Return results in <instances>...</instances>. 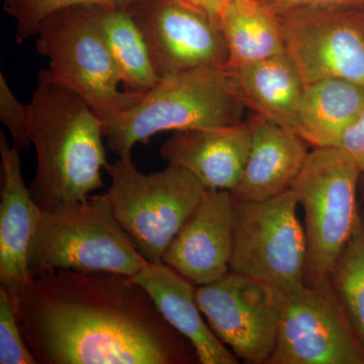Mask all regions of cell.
Listing matches in <instances>:
<instances>
[{
	"instance_id": "1",
	"label": "cell",
	"mask_w": 364,
	"mask_h": 364,
	"mask_svg": "<svg viewBox=\"0 0 364 364\" xmlns=\"http://www.w3.org/2000/svg\"><path fill=\"white\" fill-rule=\"evenodd\" d=\"M39 364H195L193 345L128 275L50 269L16 299Z\"/></svg>"
},
{
	"instance_id": "2",
	"label": "cell",
	"mask_w": 364,
	"mask_h": 364,
	"mask_svg": "<svg viewBox=\"0 0 364 364\" xmlns=\"http://www.w3.org/2000/svg\"><path fill=\"white\" fill-rule=\"evenodd\" d=\"M28 105L30 134L37 153V170L28 186L42 212L83 202L104 188L107 166L102 139L104 122L78 95L38 76Z\"/></svg>"
},
{
	"instance_id": "3",
	"label": "cell",
	"mask_w": 364,
	"mask_h": 364,
	"mask_svg": "<svg viewBox=\"0 0 364 364\" xmlns=\"http://www.w3.org/2000/svg\"><path fill=\"white\" fill-rule=\"evenodd\" d=\"M245 109L224 69L176 72L160 78L140 102L105 123L102 133L109 150L124 157L136 144H148L162 132L242 123Z\"/></svg>"
},
{
	"instance_id": "4",
	"label": "cell",
	"mask_w": 364,
	"mask_h": 364,
	"mask_svg": "<svg viewBox=\"0 0 364 364\" xmlns=\"http://www.w3.org/2000/svg\"><path fill=\"white\" fill-rule=\"evenodd\" d=\"M147 263L117 222L107 193L54 212H41L28 249L31 279L50 269L134 277Z\"/></svg>"
},
{
	"instance_id": "5",
	"label": "cell",
	"mask_w": 364,
	"mask_h": 364,
	"mask_svg": "<svg viewBox=\"0 0 364 364\" xmlns=\"http://www.w3.org/2000/svg\"><path fill=\"white\" fill-rule=\"evenodd\" d=\"M36 48L50 60L49 69L40 73L78 95L104 124L145 95L119 90L122 79L91 6L69 7L48 16L37 33Z\"/></svg>"
},
{
	"instance_id": "6",
	"label": "cell",
	"mask_w": 364,
	"mask_h": 364,
	"mask_svg": "<svg viewBox=\"0 0 364 364\" xmlns=\"http://www.w3.org/2000/svg\"><path fill=\"white\" fill-rule=\"evenodd\" d=\"M105 169L111 177L107 195L117 222L148 262H163L165 251L207 188L176 165L144 174L132 154L119 157Z\"/></svg>"
},
{
	"instance_id": "7",
	"label": "cell",
	"mask_w": 364,
	"mask_h": 364,
	"mask_svg": "<svg viewBox=\"0 0 364 364\" xmlns=\"http://www.w3.org/2000/svg\"><path fill=\"white\" fill-rule=\"evenodd\" d=\"M361 176L358 164L341 147L314 148L293 184L305 212L306 286L327 280L353 233L360 213Z\"/></svg>"
},
{
	"instance_id": "8",
	"label": "cell",
	"mask_w": 364,
	"mask_h": 364,
	"mask_svg": "<svg viewBox=\"0 0 364 364\" xmlns=\"http://www.w3.org/2000/svg\"><path fill=\"white\" fill-rule=\"evenodd\" d=\"M298 207L293 189L259 202L233 198L234 242L230 270L262 280L284 294L303 289L306 240Z\"/></svg>"
},
{
	"instance_id": "9",
	"label": "cell",
	"mask_w": 364,
	"mask_h": 364,
	"mask_svg": "<svg viewBox=\"0 0 364 364\" xmlns=\"http://www.w3.org/2000/svg\"><path fill=\"white\" fill-rule=\"evenodd\" d=\"M196 296L210 329L237 358L268 363L279 336L284 291L230 270L217 282L196 287Z\"/></svg>"
},
{
	"instance_id": "10",
	"label": "cell",
	"mask_w": 364,
	"mask_h": 364,
	"mask_svg": "<svg viewBox=\"0 0 364 364\" xmlns=\"http://www.w3.org/2000/svg\"><path fill=\"white\" fill-rule=\"evenodd\" d=\"M267 364H364L363 345L328 279L286 294Z\"/></svg>"
},
{
	"instance_id": "11",
	"label": "cell",
	"mask_w": 364,
	"mask_h": 364,
	"mask_svg": "<svg viewBox=\"0 0 364 364\" xmlns=\"http://www.w3.org/2000/svg\"><path fill=\"white\" fill-rule=\"evenodd\" d=\"M355 11L308 9L279 16L286 53L305 85L334 78L364 87V18Z\"/></svg>"
},
{
	"instance_id": "12",
	"label": "cell",
	"mask_w": 364,
	"mask_h": 364,
	"mask_svg": "<svg viewBox=\"0 0 364 364\" xmlns=\"http://www.w3.org/2000/svg\"><path fill=\"white\" fill-rule=\"evenodd\" d=\"M128 9L159 78L226 66L229 53L221 26L205 11L182 0H134Z\"/></svg>"
},
{
	"instance_id": "13",
	"label": "cell",
	"mask_w": 364,
	"mask_h": 364,
	"mask_svg": "<svg viewBox=\"0 0 364 364\" xmlns=\"http://www.w3.org/2000/svg\"><path fill=\"white\" fill-rule=\"evenodd\" d=\"M234 242L233 198L222 189L205 193L163 255V262L196 286L230 272Z\"/></svg>"
},
{
	"instance_id": "14",
	"label": "cell",
	"mask_w": 364,
	"mask_h": 364,
	"mask_svg": "<svg viewBox=\"0 0 364 364\" xmlns=\"http://www.w3.org/2000/svg\"><path fill=\"white\" fill-rule=\"evenodd\" d=\"M250 121L174 131L160 154L168 165L186 169L207 188L231 193L238 186L250 150Z\"/></svg>"
},
{
	"instance_id": "15",
	"label": "cell",
	"mask_w": 364,
	"mask_h": 364,
	"mask_svg": "<svg viewBox=\"0 0 364 364\" xmlns=\"http://www.w3.org/2000/svg\"><path fill=\"white\" fill-rule=\"evenodd\" d=\"M20 151L0 132V287L18 299L31 280L28 257L31 240L42 210L26 188Z\"/></svg>"
},
{
	"instance_id": "16",
	"label": "cell",
	"mask_w": 364,
	"mask_h": 364,
	"mask_svg": "<svg viewBox=\"0 0 364 364\" xmlns=\"http://www.w3.org/2000/svg\"><path fill=\"white\" fill-rule=\"evenodd\" d=\"M251 145L245 169L231 191L235 200L259 202L293 188L306 158L308 144L294 132L254 114Z\"/></svg>"
},
{
	"instance_id": "17",
	"label": "cell",
	"mask_w": 364,
	"mask_h": 364,
	"mask_svg": "<svg viewBox=\"0 0 364 364\" xmlns=\"http://www.w3.org/2000/svg\"><path fill=\"white\" fill-rule=\"evenodd\" d=\"M133 279L150 294L170 326L191 342L200 364L239 363L203 320L193 282L164 262H148Z\"/></svg>"
},
{
	"instance_id": "18",
	"label": "cell",
	"mask_w": 364,
	"mask_h": 364,
	"mask_svg": "<svg viewBox=\"0 0 364 364\" xmlns=\"http://www.w3.org/2000/svg\"><path fill=\"white\" fill-rule=\"evenodd\" d=\"M228 74L246 107L296 133V117L306 85L287 53Z\"/></svg>"
},
{
	"instance_id": "19",
	"label": "cell",
	"mask_w": 364,
	"mask_h": 364,
	"mask_svg": "<svg viewBox=\"0 0 364 364\" xmlns=\"http://www.w3.org/2000/svg\"><path fill=\"white\" fill-rule=\"evenodd\" d=\"M364 109V87L343 79L305 85L296 134L313 148L339 147L345 132Z\"/></svg>"
},
{
	"instance_id": "20",
	"label": "cell",
	"mask_w": 364,
	"mask_h": 364,
	"mask_svg": "<svg viewBox=\"0 0 364 364\" xmlns=\"http://www.w3.org/2000/svg\"><path fill=\"white\" fill-rule=\"evenodd\" d=\"M220 26L229 53L228 73L286 53L279 16L260 0H229Z\"/></svg>"
},
{
	"instance_id": "21",
	"label": "cell",
	"mask_w": 364,
	"mask_h": 364,
	"mask_svg": "<svg viewBox=\"0 0 364 364\" xmlns=\"http://www.w3.org/2000/svg\"><path fill=\"white\" fill-rule=\"evenodd\" d=\"M91 9L126 90L147 92L155 87L159 76L145 38L128 7L95 6Z\"/></svg>"
},
{
	"instance_id": "22",
	"label": "cell",
	"mask_w": 364,
	"mask_h": 364,
	"mask_svg": "<svg viewBox=\"0 0 364 364\" xmlns=\"http://www.w3.org/2000/svg\"><path fill=\"white\" fill-rule=\"evenodd\" d=\"M328 282L364 347V213L360 208L350 239L335 261Z\"/></svg>"
},
{
	"instance_id": "23",
	"label": "cell",
	"mask_w": 364,
	"mask_h": 364,
	"mask_svg": "<svg viewBox=\"0 0 364 364\" xmlns=\"http://www.w3.org/2000/svg\"><path fill=\"white\" fill-rule=\"evenodd\" d=\"M134 0H4V9L16 21V40L18 44L37 36L48 16L62 9L75 6L129 7Z\"/></svg>"
},
{
	"instance_id": "24",
	"label": "cell",
	"mask_w": 364,
	"mask_h": 364,
	"mask_svg": "<svg viewBox=\"0 0 364 364\" xmlns=\"http://www.w3.org/2000/svg\"><path fill=\"white\" fill-rule=\"evenodd\" d=\"M0 363L39 364L23 338L18 316L16 299L0 287Z\"/></svg>"
},
{
	"instance_id": "25",
	"label": "cell",
	"mask_w": 364,
	"mask_h": 364,
	"mask_svg": "<svg viewBox=\"0 0 364 364\" xmlns=\"http://www.w3.org/2000/svg\"><path fill=\"white\" fill-rule=\"evenodd\" d=\"M0 119L13 138V147L21 152L32 145L30 134L28 105L21 104L0 74Z\"/></svg>"
},
{
	"instance_id": "26",
	"label": "cell",
	"mask_w": 364,
	"mask_h": 364,
	"mask_svg": "<svg viewBox=\"0 0 364 364\" xmlns=\"http://www.w3.org/2000/svg\"><path fill=\"white\" fill-rule=\"evenodd\" d=\"M277 16L308 9H358L364 0H260Z\"/></svg>"
},
{
	"instance_id": "27",
	"label": "cell",
	"mask_w": 364,
	"mask_h": 364,
	"mask_svg": "<svg viewBox=\"0 0 364 364\" xmlns=\"http://www.w3.org/2000/svg\"><path fill=\"white\" fill-rule=\"evenodd\" d=\"M339 147L350 155L364 176V109L345 132Z\"/></svg>"
},
{
	"instance_id": "28",
	"label": "cell",
	"mask_w": 364,
	"mask_h": 364,
	"mask_svg": "<svg viewBox=\"0 0 364 364\" xmlns=\"http://www.w3.org/2000/svg\"><path fill=\"white\" fill-rule=\"evenodd\" d=\"M182 1L205 11L220 23V16L229 0H182Z\"/></svg>"
},
{
	"instance_id": "29",
	"label": "cell",
	"mask_w": 364,
	"mask_h": 364,
	"mask_svg": "<svg viewBox=\"0 0 364 364\" xmlns=\"http://www.w3.org/2000/svg\"><path fill=\"white\" fill-rule=\"evenodd\" d=\"M359 189L361 191V198H363V210L364 213V176H361L360 184H359Z\"/></svg>"
}]
</instances>
